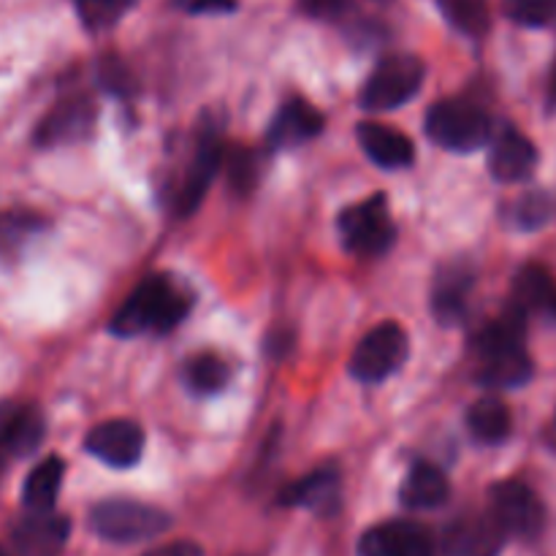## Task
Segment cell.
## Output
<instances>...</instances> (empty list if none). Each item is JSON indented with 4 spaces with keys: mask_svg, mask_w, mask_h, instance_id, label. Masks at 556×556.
<instances>
[{
    "mask_svg": "<svg viewBox=\"0 0 556 556\" xmlns=\"http://www.w3.org/2000/svg\"><path fill=\"white\" fill-rule=\"evenodd\" d=\"M451 22L467 36H481L489 25L486 0H438Z\"/></svg>",
    "mask_w": 556,
    "mask_h": 556,
    "instance_id": "cell-28",
    "label": "cell"
},
{
    "mask_svg": "<svg viewBox=\"0 0 556 556\" xmlns=\"http://www.w3.org/2000/svg\"><path fill=\"white\" fill-rule=\"evenodd\" d=\"M0 556H9V554H5V548H3V546H0Z\"/></svg>",
    "mask_w": 556,
    "mask_h": 556,
    "instance_id": "cell-36",
    "label": "cell"
},
{
    "mask_svg": "<svg viewBox=\"0 0 556 556\" xmlns=\"http://www.w3.org/2000/svg\"><path fill=\"white\" fill-rule=\"evenodd\" d=\"M514 304L530 315H543V318L556 324V280L552 271L541 264L521 266L514 280Z\"/></svg>",
    "mask_w": 556,
    "mask_h": 556,
    "instance_id": "cell-20",
    "label": "cell"
},
{
    "mask_svg": "<svg viewBox=\"0 0 556 556\" xmlns=\"http://www.w3.org/2000/svg\"><path fill=\"white\" fill-rule=\"evenodd\" d=\"M556 212V201L552 193L546 190H535V193L521 195L514 204V220L516 226L525 228V231H532V228L546 226Z\"/></svg>",
    "mask_w": 556,
    "mask_h": 556,
    "instance_id": "cell-29",
    "label": "cell"
},
{
    "mask_svg": "<svg viewBox=\"0 0 556 556\" xmlns=\"http://www.w3.org/2000/svg\"><path fill=\"white\" fill-rule=\"evenodd\" d=\"M63 472L65 465L58 456H47L43 462H38L30 470V476L25 478V486H22V503L27 510H52L58 503L60 486H63Z\"/></svg>",
    "mask_w": 556,
    "mask_h": 556,
    "instance_id": "cell-23",
    "label": "cell"
},
{
    "mask_svg": "<svg viewBox=\"0 0 556 556\" xmlns=\"http://www.w3.org/2000/svg\"><path fill=\"white\" fill-rule=\"evenodd\" d=\"M141 556H204L201 548L190 541H177V543H166L161 548H152V552L141 554Z\"/></svg>",
    "mask_w": 556,
    "mask_h": 556,
    "instance_id": "cell-33",
    "label": "cell"
},
{
    "mask_svg": "<svg viewBox=\"0 0 556 556\" xmlns=\"http://www.w3.org/2000/svg\"><path fill=\"white\" fill-rule=\"evenodd\" d=\"M43 432H47V424H43L41 413L36 407H20L0 432V476L11 462L33 454L41 445Z\"/></svg>",
    "mask_w": 556,
    "mask_h": 556,
    "instance_id": "cell-21",
    "label": "cell"
},
{
    "mask_svg": "<svg viewBox=\"0 0 556 556\" xmlns=\"http://www.w3.org/2000/svg\"><path fill=\"white\" fill-rule=\"evenodd\" d=\"M68 535L71 521L65 516L52 514V510H43V514L30 510V516H25L11 532V548L16 556H58Z\"/></svg>",
    "mask_w": 556,
    "mask_h": 556,
    "instance_id": "cell-12",
    "label": "cell"
},
{
    "mask_svg": "<svg viewBox=\"0 0 556 556\" xmlns=\"http://www.w3.org/2000/svg\"><path fill=\"white\" fill-rule=\"evenodd\" d=\"M510 427H514L510 410L497 396H483L467 410V429L483 445H497L508 440Z\"/></svg>",
    "mask_w": 556,
    "mask_h": 556,
    "instance_id": "cell-24",
    "label": "cell"
},
{
    "mask_svg": "<svg viewBox=\"0 0 556 556\" xmlns=\"http://www.w3.org/2000/svg\"><path fill=\"white\" fill-rule=\"evenodd\" d=\"M43 220L33 212H3L0 215V258H16L27 242L41 233Z\"/></svg>",
    "mask_w": 556,
    "mask_h": 556,
    "instance_id": "cell-26",
    "label": "cell"
},
{
    "mask_svg": "<svg viewBox=\"0 0 556 556\" xmlns=\"http://www.w3.org/2000/svg\"><path fill=\"white\" fill-rule=\"evenodd\" d=\"M134 3L136 0H76V9L87 27L101 30V27H112Z\"/></svg>",
    "mask_w": 556,
    "mask_h": 556,
    "instance_id": "cell-31",
    "label": "cell"
},
{
    "mask_svg": "<svg viewBox=\"0 0 556 556\" xmlns=\"http://www.w3.org/2000/svg\"><path fill=\"white\" fill-rule=\"evenodd\" d=\"M505 16L525 27H556V0H505Z\"/></svg>",
    "mask_w": 556,
    "mask_h": 556,
    "instance_id": "cell-30",
    "label": "cell"
},
{
    "mask_svg": "<svg viewBox=\"0 0 556 556\" xmlns=\"http://www.w3.org/2000/svg\"><path fill=\"white\" fill-rule=\"evenodd\" d=\"M476 286V269L467 261H451L434 277L432 313L443 326L462 324L467 313V296Z\"/></svg>",
    "mask_w": 556,
    "mask_h": 556,
    "instance_id": "cell-15",
    "label": "cell"
},
{
    "mask_svg": "<svg viewBox=\"0 0 556 556\" xmlns=\"http://www.w3.org/2000/svg\"><path fill=\"white\" fill-rule=\"evenodd\" d=\"M20 410V407L16 405H9V402H3V405H0V432H3L5 429V424L11 421V418H14V413Z\"/></svg>",
    "mask_w": 556,
    "mask_h": 556,
    "instance_id": "cell-34",
    "label": "cell"
},
{
    "mask_svg": "<svg viewBox=\"0 0 556 556\" xmlns=\"http://www.w3.org/2000/svg\"><path fill=\"white\" fill-rule=\"evenodd\" d=\"M448 478H445V472L440 467L429 465V462H416L400 489L402 505L410 510L440 508L448 500Z\"/></svg>",
    "mask_w": 556,
    "mask_h": 556,
    "instance_id": "cell-22",
    "label": "cell"
},
{
    "mask_svg": "<svg viewBox=\"0 0 556 556\" xmlns=\"http://www.w3.org/2000/svg\"><path fill=\"white\" fill-rule=\"evenodd\" d=\"M424 76H427V68H424V63L418 58H413V54H389L367 76V81L362 87V96H358V103L367 112H391V109H400L402 103L416 98V92L424 85Z\"/></svg>",
    "mask_w": 556,
    "mask_h": 556,
    "instance_id": "cell-5",
    "label": "cell"
},
{
    "mask_svg": "<svg viewBox=\"0 0 556 556\" xmlns=\"http://www.w3.org/2000/svg\"><path fill=\"white\" fill-rule=\"evenodd\" d=\"M182 3L195 14H220V11H231L237 0H182Z\"/></svg>",
    "mask_w": 556,
    "mask_h": 556,
    "instance_id": "cell-32",
    "label": "cell"
},
{
    "mask_svg": "<svg viewBox=\"0 0 556 556\" xmlns=\"http://www.w3.org/2000/svg\"><path fill=\"white\" fill-rule=\"evenodd\" d=\"M340 237L348 253L358 258H378L394 248L396 226L389 215L386 195L378 193L348 206L340 215Z\"/></svg>",
    "mask_w": 556,
    "mask_h": 556,
    "instance_id": "cell-6",
    "label": "cell"
},
{
    "mask_svg": "<svg viewBox=\"0 0 556 556\" xmlns=\"http://www.w3.org/2000/svg\"><path fill=\"white\" fill-rule=\"evenodd\" d=\"M190 293L172 277L152 275L136 286L112 320V334L139 337L144 331H172L188 315Z\"/></svg>",
    "mask_w": 556,
    "mask_h": 556,
    "instance_id": "cell-2",
    "label": "cell"
},
{
    "mask_svg": "<svg viewBox=\"0 0 556 556\" xmlns=\"http://www.w3.org/2000/svg\"><path fill=\"white\" fill-rule=\"evenodd\" d=\"M508 538L510 535L494 519L492 510L467 514L445 527L440 552H443V556H500Z\"/></svg>",
    "mask_w": 556,
    "mask_h": 556,
    "instance_id": "cell-9",
    "label": "cell"
},
{
    "mask_svg": "<svg viewBox=\"0 0 556 556\" xmlns=\"http://www.w3.org/2000/svg\"><path fill=\"white\" fill-rule=\"evenodd\" d=\"M340 472L334 467H320V470L309 472V476L299 478L291 486L282 489L277 500L286 508H309L315 514L329 516L340 508Z\"/></svg>",
    "mask_w": 556,
    "mask_h": 556,
    "instance_id": "cell-17",
    "label": "cell"
},
{
    "mask_svg": "<svg viewBox=\"0 0 556 556\" xmlns=\"http://www.w3.org/2000/svg\"><path fill=\"white\" fill-rule=\"evenodd\" d=\"M90 527L109 543H141L163 535L172 527V516L139 500H103L92 508Z\"/></svg>",
    "mask_w": 556,
    "mask_h": 556,
    "instance_id": "cell-3",
    "label": "cell"
},
{
    "mask_svg": "<svg viewBox=\"0 0 556 556\" xmlns=\"http://www.w3.org/2000/svg\"><path fill=\"white\" fill-rule=\"evenodd\" d=\"M85 448L87 454L101 459L103 465L114 467V470H128V467L139 465L141 454H144V432L136 421L112 418V421L98 424L87 434Z\"/></svg>",
    "mask_w": 556,
    "mask_h": 556,
    "instance_id": "cell-11",
    "label": "cell"
},
{
    "mask_svg": "<svg viewBox=\"0 0 556 556\" xmlns=\"http://www.w3.org/2000/svg\"><path fill=\"white\" fill-rule=\"evenodd\" d=\"M427 136L448 152H476L492 144V117L470 101H440L427 114Z\"/></svg>",
    "mask_w": 556,
    "mask_h": 556,
    "instance_id": "cell-4",
    "label": "cell"
},
{
    "mask_svg": "<svg viewBox=\"0 0 556 556\" xmlns=\"http://www.w3.org/2000/svg\"><path fill=\"white\" fill-rule=\"evenodd\" d=\"M223 166V141L217 130H206L195 141L193 157H190L188 168H185L182 179L174 193V210L177 215H193L199 204L204 201L206 190H210L212 179H215L217 168Z\"/></svg>",
    "mask_w": 556,
    "mask_h": 556,
    "instance_id": "cell-10",
    "label": "cell"
},
{
    "mask_svg": "<svg viewBox=\"0 0 556 556\" xmlns=\"http://www.w3.org/2000/svg\"><path fill=\"white\" fill-rule=\"evenodd\" d=\"M182 375L185 386H188L193 394L212 396L220 394L228 386V380H231V364L223 356H217V353H199V356L185 362Z\"/></svg>",
    "mask_w": 556,
    "mask_h": 556,
    "instance_id": "cell-25",
    "label": "cell"
},
{
    "mask_svg": "<svg viewBox=\"0 0 556 556\" xmlns=\"http://www.w3.org/2000/svg\"><path fill=\"white\" fill-rule=\"evenodd\" d=\"M554 429H556V418H554Z\"/></svg>",
    "mask_w": 556,
    "mask_h": 556,
    "instance_id": "cell-37",
    "label": "cell"
},
{
    "mask_svg": "<svg viewBox=\"0 0 556 556\" xmlns=\"http://www.w3.org/2000/svg\"><path fill=\"white\" fill-rule=\"evenodd\" d=\"M548 101H552L556 106V63L552 68V81H548Z\"/></svg>",
    "mask_w": 556,
    "mask_h": 556,
    "instance_id": "cell-35",
    "label": "cell"
},
{
    "mask_svg": "<svg viewBox=\"0 0 556 556\" xmlns=\"http://www.w3.org/2000/svg\"><path fill=\"white\" fill-rule=\"evenodd\" d=\"M407 353H410V340H407L405 329L400 324H391L389 320V324L375 326L369 334H364V340L353 351V378H358L362 383H380V380L400 372Z\"/></svg>",
    "mask_w": 556,
    "mask_h": 556,
    "instance_id": "cell-7",
    "label": "cell"
},
{
    "mask_svg": "<svg viewBox=\"0 0 556 556\" xmlns=\"http://www.w3.org/2000/svg\"><path fill=\"white\" fill-rule=\"evenodd\" d=\"M538 166V150L525 134L505 128L489 147V172L497 182H525Z\"/></svg>",
    "mask_w": 556,
    "mask_h": 556,
    "instance_id": "cell-16",
    "label": "cell"
},
{
    "mask_svg": "<svg viewBox=\"0 0 556 556\" xmlns=\"http://www.w3.org/2000/svg\"><path fill=\"white\" fill-rule=\"evenodd\" d=\"M527 313L514 302L500 318L483 326L476 334V353L481 369L478 380L492 389H519L532 378L530 353L525 348Z\"/></svg>",
    "mask_w": 556,
    "mask_h": 556,
    "instance_id": "cell-1",
    "label": "cell"
},
{
    "mask_svg": "<svg viewBox=\"0 0 556 556\" xmlns=\"http://www.w3.org/2000/svg\"><path fill=\"white\" fill-rule=\"evenodd\" d=\"M228 166V185L239 195H248L258 185L261 172H264V157L255 150H233L226 161Z\"/></svg>",
    "mask_w": 556,
    "mask_h": 556,
    "instance_id": "cell-27",
    "label": "cell"
},
{
    "mask_svg": "<svg viewBox=\"0 0 556 556\" xmlns=\"http://www.w3.org/2000/svg\"><path fill=\"white\" fill-rule=\"evenodd\" d=\"M92 119H96V109H92V103L87 101V98H65V101H60L58 106L38 123L36 144L60 147L81 141L90 134Z\"/></svg>",
    "mask_w": 556,
    "mask_h": 556,
    "instance_id": "cell-14",
    "label": "cell"
},
{
    "mask_svg": "<svg viewBox=\"0 0 556 556\" xmlns=\"http://www.w3.org/2000/svg\"><path fill=\"white\" fill-rule=\"evenodd\" d=\"M356 136L364 155H367L375 166L396 172V168H405L416 161V147H413V141L407 139L402 130L391 128V125L358 123Z\"/></svg>",
    "mask_w": 556,
    "mask_h": 556,
    "instance_id": "cell-19",
    "label": "cell"
},
{
    "mask_svg": "<svg viewBox=\"0 0 556 556\" xmlns=\"http://www.w3.org/2000/svg\"><path fill=\"white\" fill-rule=\"evenodd\" d=\"M358 556H432V538L413 521H389L364 532Z\"/></svg>",
    "mask_w": 556,
    "mask_h": 556,
    "instance_id": "cell-13",
    "label": "cell"
},
{
    "mask_svg": "<svg viewBox=\"0 0 556 556\" xmlns=\"http://www.w3.org/2000/svg\"><path fill=\"white\" fill-rule=\"evenodd\" d=\"M320 130H324V114L313 103L293 98V101L282 103L280 112L275 114L266 141L271 150H291V147L315 139Z\"/></svg>",
    "mask_w": 556,
    "mask_h": 556,
    "instance_id": "cell-18",
    "label": "cell"
},
{
    "mask_svg": "<svg viewBox=\"0 0 556 556\" xmlns=\"http://www.w3.org/2000/svg\"><path fill=\"white\" fill-rule=\"evenodd\" d=\"M489 510L494 519L505 527L508 535L530 538L541 535L543 521H546V510L538 494L532 492L527 483L521 481H500L489 489Z\"/></svg>",
    "mask_w": 556,
    "mask_h": 556,
    "instance_id": "cell-8",
    "label": "cell"
}]
</instances>
